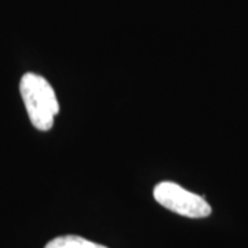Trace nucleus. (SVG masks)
<instances>
[{"label": "nucleus", "mask_w": 248, "mask_h": 248, "mask_svg": "<svg viewBox=\"0 0 248 248\" xmlns=\"http://www.w3.org/2000/svg\"><path fill=\"white\" fill-rule=\"evenodd\" d=\"M45 248H108L80 236H60L47 243Z\"/></svg>", "instance_id": "nucleus-3"}, {"label": "nucleus", "mask_w": 248, "mask_h": 248, "mask_svg": "<svg viewBox=\"0 0 248 248\" xmlns=\"http://www.w3.org/2000/svg\"><path fill=\"white\" fill-rule=\"evenodd\" d=\"M19 91L29 120L37 130L48 131L53 127L54 117L60 112V104L51 84L43 76L28 72L21 79Z\"/></svg>", "instance_id": "nucleus-1"}, {"label": "nucleus", "mask_w": 248, "mask_h": 248, "mask_svg": "<svg viewBox=\"0 0 248 248\" xmlns=\"http://www.w3.org/2000/svg\"><path fill=\"white\" fill-rule=\"evenodd\" d=\"M156 202L172 213L187 218H205L211 214V205L202 196L192 193L174 182H160L155 187Z\"/></svg>", "instance_id": "nucleus-2"}]
</instances>
